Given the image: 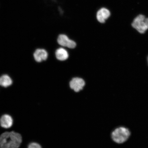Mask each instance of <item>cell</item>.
<instances>
[{
  "mask_svg": "<svg viewBox=\"0 0 148 148\" xmlns=\"http://www.w3.org/2000/svg\"><path fill=\"white\" fill-rule=\"evenodd\" d=\"M22 142L21 134L14 132H6L0 136V148H18Z\"/></svg>",
  "mask_w": 148,
  "mask_h": 148,
  "instance_id": "1",
  "label": "cell"
},
{
  "mask_svg": "<svg viewBox=\"0 0 148 148\" xmlns=\"http://www.w3.org/2000/svg\"><path fill=\"white\" fill-rule=\"evenodd\" d=\"M130 133L125 127H121L116 128L113 131L112 137L114 142L118 143H122L128 139Z\"/></svg>",
  "mask_w": 148,
  "mask_h": 148,
  "instance_id": "2",
  "label": "cell"
},
{
  "mask_svg": "<svg viewBox=\"0 0 148 148\" xmlns=\"http://www.w3.org/2000/svg\"><path fill=\"white\" fill-rule=\"evenodd\" d=\"M132 25L139 32L143 34L148 29V18L139 15L135 18Z\"/></svg>",
  "mask_w": 148,
  "mask_h": 148,
  "instance_id": "3",
  "label": "cell"
},
{
  "mask_svg": "<svg viewBox=\"0 0 148 148\" xmlns=\"http://www.w3.org/2000/svg\"><path fill=\"white\" fill-rule=\"evenodd\" d=\"M57 41L61 46L70 49H73L76 46V44L75 42L70 40L67 36L64 34H61L59 36Z\"/></svg>",
  "mask_w": 148,
  "mask_h": 148,
  "instance_id": "4",
  "label": "cell"
},
{
  "mask_svg": "<svg viewBox=\"0 0 148 148\" xmlns=\"http://www.w3.org/2000/svg\"><path fill=\"white\" fill-rule=\"evenodd\" d=\"M85 82L82 79L75 77L72 79L70 83V88L75 92H79L85 86Z\"/></svg>",
  "mask_w": 148,
  "mask_h": 148,
  "instance_id": "5",
  "label": "cell"
},
{
  "mask_svg": "<svg viewBox=\"0 0 148 148\" xmlns=\"http://www.w3.org/2000/svg\"><path fill=\"white\" fill-rule=\"evenodd\" d=\"M13 119L12 116L8 114H4L0 118V125L5 129H8L12 126Z\"/></svg>",
  "mask_w": 148,
  "mask_h": 148,
  "instance_id": "6",
  "label": "cell"
},
{
  "mask_svg": "<svg viewBox=\"0 0 148 148\" xmlns=\"http://www.w3.org/2000/svg\"><path fill=\"white\" fill-rule=\"evenodd\" d=\"M110 15V11L106 8H102L98 11L97 17L98 21L101 23H104Z\"/></svg>",
  "mask_w": 148,
  "mask_h": 148,
  "instance_id": "7",
  "label": "cell"
},
{
  "mask_svg": "<svg viewBox=\"0 0 148 148\" xmlns=\"http://www.w3.org/2000/svg\"><path fill=\"white\" fill-rule=\"evenodd\" d=\"M48 56L47 51L42 49H37L34 53L35 60L38 62H41L42 61L46 60Z\"/></svg>",
  "mask_w": 148,
  "mask_h": 148,
  "instance_id": "8",
  "label": "cell"
},
{
  "mask_svg": "<svg viewBox=\"0 0 148 148\" xmlns=\"http://www.w3.org/2000/svg\"><path fill=\"white\" fill-rule=\"evenodd\" d=\"M55 54L56 58L60 61L65 60L69 57L67 51L62 48L57 49L56 51Z\"/></svg>",
  "mask_w": 148,
  "mask_h": 148,
  "instance_id": "9",
  "label": "cell"
},
{
  "mask_svg": "<svg viewBox=\"0 0 148 148\" xmlns=\"http://www.w3.org/2000/svg\"><path fill=\"white\" fill-rule=\"evenodd\" d=\"M12 81L8 75H4L0 77V86L7 88L12 85Z\"/></svg>",
  "mask_w": 148,
  "mask_h": 148,
  "instance_id": "10",
  "label": "cell"
},
{
  "mask_svg": "<svg viewBox=\"0 0 148 148\" xmlns=\"http://www.w3.org/2000/svg\"><path fill=\"white\" fill-rule=\"evenodd\" d=\"M27 148H42L41 146L36 142H32L29 144Z\"/></svg>",
  "mask_w": 148,
  "mask_h": 148,
  "instance_id": "11",
  "label": "cell"
},
{
  "mask_svg": "<svg viewBox=\"0 0 148 148\" xmlns=\"http://www.w3.org/2000/svg\"><path fill=\"white\" fill-rule=\"evenodd\" d=\"M147 61H148V58H147Z\"/></svg>",
  "mask_w": 148,
  "mask_h": 148,
  "instance_id": "12",
  "label": "cell"
}]
</instances>
